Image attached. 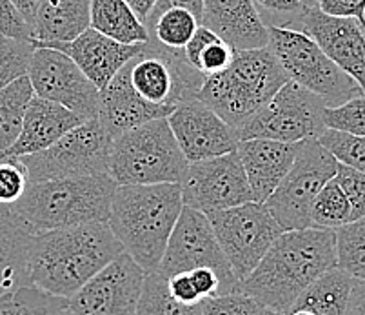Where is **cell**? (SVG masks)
Masks as SVG:
<instances>
[{"label":"cell","instance_id":"34","mask_svg":"<svg viewBox=\"0 0 365 315\" xmlns=\"http://www.w3.org/2000/svg\"><path fill=\"white\" fill-rule=\"evenodd\" d=\"M253 4L265 28L302 31L305 15L309 11L300 0H253Z\"/></svg>","mask_w":365,"mask_h":315},{"label":"cell","instance_id":"9","mask_svg":"<svg viewBox=\"0 0 365 315\" xmlns=\"http://www.w3.org/2000/svg\"><path fill=\"white\" fill-rule=\"evenodd\" d=\"M325 102L309 89L297 82L287 81L267 104L255 111L237 131L238 142L249 139H269L298 144V142L320 139L324 134Z\"/></svg>","mask_w":365,"mask_h":315},{"label":"cell","instance_id":"36","mask_svg":"<svg viewBox=\"0 0 365 315\" xmlns=\"http://www.w3.org/2000/svg\"><path fill=\"white\" fill-rule=\"evenodd\" d=\"M318 142L325 146L338 162L365 174V137L344 134L336 129H325Z\"/></svg>","mask_w":365,"mask_h":315},{"label":"cell","instance_id":"31","mask_svg":"<svg viewBox=\"0 0 365 315\" xmlns=\"http://www.w3.org/2000/svg\"><path fill=\"white\" fill-rule=\"evenodd\" d=\"M68 308V299L55 297L28 284L0 297V315H58Z\"/></svg>","mask_w":365,"mask_h":315},{"label":"cell","instance_id":"47","mask_svg":"<svg viewBox=\"0 0 365 315\" xmlns=\"http://www.w3.org/2000/svg\"><path fill=\"white\" fill-rule=\"evenodd\" d=\"M15 9L21 13V16L28 22L29 26L33 24L35 21V15H36V9H38V4H41V0H9Z\"/></svg>","mask_w":365,"mask_h":315},{"label":"cell","instance_id":"48","mask_svg":"<svg viewBox=\"0 0 365 315\" xmlns=\"http://www.w3.org/2000/svg\"><path fill=\"white\" fill-rule=\"evenodd\" d=\"M125 2H128L129 8L135 11V15H137L144 24L145 21H148L151 9L155 8V4H157V0H125Z\"/></svg>","mask_w":365,"mask_h":315},{"label":"cell","instance_id":"4","mask_svg":"<svg viewBox=\"0 0 365 315\" xmlns=\"http://www.w3.org/2000/svg\"><path fill=\"white\" fill-rule=\"evenodd\" d=\"M115 190L117 184L108 174L29 182L9 211L33 235L89 222H108Z\"/></svg>","mask_w":365,"mask_h":315},{"label":"cell","instance_id":"38","mask_svg":"<svg viewBox=\"0 0 365 315\" xmlns=\"http://www.w3.org/2000/svg\"><path fill=\"white\" fill-rule=\"evenodd\" d=\"M28 184V171L21 159H0V206H13L24 195Z\"/></svg>","mask_w":365,"mask_h":315},{"label":"cell","instance_id":"46","mask_svg":"<svg viewBox=\"0 0 365 315\" xmlns=\"http://www.w3.org/2000/svg\"><path fill=\"white\" fill-rule=\"evenodd\" d=\"M345 315H365V281H353Z\"/></svg>","mask_w":365,"mask_h":315},{"label":"cell","instance_id":"50","mask_svg":"<svg viewBox=\"0 0 365 315\" xmlns=\"http://www.w3.org/2000/svg\"><path fill=\"white\" fill-rule=\"evenodd\" d=\"M287 315H314V314H311L309 310H300V308H294V310H291Z\"/></svg>","mask_w":365,"mask_h":315},{"label":"cell","instance_id":"29","mask_svg":"<svg viewBox=\"0 0 365 315\" xmlns=\"http://www.w3.org/2000/svg\"><path fill=\"white\" fill-rule=\"evenodd\" d=\"M198 26H202L200 19L185 8H169L145 22L149 42L171 51H182Z\"/></svg>","mask_w":365,"mask_h":315},{"label":"cell","instance_id":"21","mask_svg":"<svg viewBox=\"0 0 365 315\" xmlns=\"http://www.w3.org/2000/svg\"><path fill=\"white\" fill-rule=\"evenodd\" d=\"M202 24L235 49L267 48L269 33L257 15L253 0H202Z\"/></svg>","mask_w":365,"mask_h":315},{"label":"cell","instance_id":"5","mask_svg":"<svg viewBox=\"0 0 365 315\" xmlns=\"http://www.w3.org/2000/svg\"><path fill=\"white\" fill-rule=\"evenodd\" d=\"M289 81L269 48L237 49L227 69L205 77L198 101L237 129Z\"/></svg>","mask_w":365,"mask_h":315},{"label":"cell","instance_id":"18","mask_svg":"<svg viewBox=\"0 0 365 315\" xmlns=\"http://www.w3.org/2000/svg\"><path fill=\"white\" fill-rule=\"evenodd\" d=\"M33 46L66 53L101 91L131 59L137 57L145 44H122L97 29L88 28L71 42H41Z\"/></svg>","mask_w":365,"mask_h":315},{"label":"cell","instance_id":"44","mask_svg":"<svg viewBox=\"0 0 365 315\" xmlns=\"http://www.w3.org/2000/svg\"><path fill=\"white\" fill-rule=\"evenodd\" d=\"M189 274H191L195 284H197L202 301L217 297V295H224V286H222L220 277L215 270H211V268H195V270H189Z\"/></svg>","mask_w":365,"mask_h":315},{"label":"cell","instance_id":"10","mask_svg":"<svg viewBox=\"0 0 365 315\" xmlns=\"http://www.w3.org/2000/svg\"><path fill=\"white\" fill-rule=\"evenodd\" d=\"M113 137L98 117L84 121L38 154L19 157L29 182L104 175L109 170Z\"/></svg>","mask_w":365,"mask_h":315},{"label":"cell","instance_id":"41","mask_svg":"<svg viewBox=\"0 0 365 315\" xmlns=\"http://www.w3.org/2000/svg\"><path fill=\"white\" fill-rule=\"evenodd\" d=\"M0 35L19 41H31V26L22 19L9 0H0Z\"/></svg>","mask_w":365,"mask_h":315},{"label":"cell","instance_id":"37","mask_svg":"<svg viewBox=\"0 0 365 315\" xmlns=\"http://www.w3.org/2000/svg\"><path fill=\"white\" fill-rule=\"evenodd\" d=\"M324 122L327 129L365 137V95L351 99L334 108H325Z\"/></svg>","mask_w":365,"mask_h":315},{"label":"cell","instance_id":"35","mask_svg":"<svg viewBox=\"0 0 365 315\" xmlns=\"http://www.w3.org/2000/svg\"><path fill=\"white\" fill-rule=\"evenodd\" d=\"M35 46L29 41L0 36V89L26 77Z\"/></svg>","mask_w":365,"mask_h":315},{"label":"cell","instance_id":"28","mask_svg":"<svg viewBox=\"0 0 365 315\" xmlns=\"http://www.w3.org/2000/svg\"><path fill=\"white\" fill-rule=\"evenodd\" d=\"M35 91L28 75L0 89V159L8 157L24 124V115Z\"/></svg>","mask_w":365,"mask_h":315},{"label":"cell","instance_id":"12","mask_svg":"<svg viewBox=\"0 0 365 315\" xmlns=\"http://www.w3.org/2000/svg\"><path fill=\"white\" fill-rule=\"evenodd\" d=\"M195 268H211L217 271L224 286V295L238 291L240 283L235 277L215 237L207 215L184 206L175 224V230L169 237L168 248L157 271L164 277H171L175 274L195 270Z\"/></svg>","mask_w":365,"mask_h":315},{"label":"cell","instance_id":"30","mask_svg":"<svg viewBox=\"0 0 365 315\" xmlns=\"http://www.w3.org/2000/svg\"><path fill=\"white\" fill-rule=\"evenodd\" d=\"M137 315H202L200 304L178 303L168 288V279L158 271L145 274Z\"/></svg>","mask_w":365,"mask_h":315},{"label":"cell","instance_id":"19","mask_svg":"<svg viewBox=\"0 0 365 315\" xmlns=\"http://www.w3.org/2000/svg\"><path fill=\"white\" fill-rule=\"evenodd\" d=\"M177 106H160L148 102L133 89L128 64L98 91V121L113 139L131 128L155 119H168Z\"/></svg>","mask_w":365,"mask_h":315},{"label":"cell","instance_id":"3","mask_svg":"<svg viewBox=\"0 0 365 315\" xmlns=\"http://www.w3.org/2000/svg\"><path fill=\"white\" fill-rule=\"evenodd\" d=\"M184 208L178 182L122 184L111 201L108 226L122 250L145 271H157Z\"/></svg>","mask_w":365,"mask_h":315},{"label":"cell","instance_id":"45","mask_svg":"<svg viewBox=\"0 0 365 315\" xmlns=\"http://www.w3.org/2000/svg\"><path fill=\"white\" fill-rule=\"evenodd\" d=\"M169 8H185L189 9L191 13H195V15L200 19L202 22V16H204V4H202V0H157V4H155V8L151 9V13H149L148 21L149 19H153V16H157L158 13L165 11V9ZM145 21V22H148Z\"/></svg>","mask_w":365,"mask_h":315},{"label":"cell","instance_id":"32","mask_svg":"<svg viewBox=\"0 0 365 315\" xmlns=\"http://www.w3.org/2000/svg\"><path fill=\"white\" fill-rule=\"evenodd\" d=\"M353 222V206L334 177L320 190L311 206V228L338 230Z\"/></svg>","mask_w":365,"mask_h":315},{"label":"cell","instance_id":"27","mask_svg":"<svg viewBox=\"0 0 365 315\" xmlns=\"http://www.w3.org/2000/svg\"><path fill=\"white\" fill-rule=\"evenodd\" d=\"M184 57L197 71L204 77L220 73L231 66L237 49L224 41L218 33L209 29L207 26H198L191 41L184 46Z\"/></svg>","mask_w":365,"mask_h":315},{"label":"cell","instance_id":"17","mask_svg":"<svg viewBox=\"0 0 365 315\" xmlns=\"http://www.w3.org/2000/svg\"><path fill=\"white\" fill-rule=\"evenodd\" d=\"M302 31L309 35L322 51L356 81L365 95V29L351 16H333L320 8H309Z\"/></svg>","mask_w":365,"mask_h":315},{"label":"cell","instance_id":"11","mask_svg":"<svg viewBox=\"0 0 365 315\" xmlns=\"http://www.w3.org/2000/svg\"><path fill=\"white\" fill-rule=\"evenodd\" d=\"M205 215L238 283L258 266L265 251L285 231L264 202L251 201Z\"/></svg>","mask_w":365,"mask_h":315},{"label":"cell","instance_id":"23","mask_svg":"<svg viewBox=\"0 0 365 315\" xmlns=\"http://www.w3.org/2000/svg\"><path fill=\"white\" fill-rule=\"evenodd\" d=\"M91 0H41L31 24V44L71 42L89 28Z\"/></svg>","mask_w":365,"mask_h":315},{"label":"cell","instance_id":"49","mask_svg":"<svg viewBox=\"0 0 365 315\" xmlns=\"http://www.w3.org/2000/svg\"><path fill=\"white\" fill-rule=\"evenodd\" d=\"M258 315H284V314H278V311H274V310H269V308H264V306H260V310H258Z\"/></svg>","mask_w":365,"mask_h":315},{"label":"cell","instance_id":"40","mask_svg":"<svg viewBox=\"0 0 365 315\" xmlns=\"http://www.w3.org/2000/svg\"><path fill=\"white\" fill-rule=\"evenodd\" d=\"M258 310L260 304L240 291L202 301V315H258Z\"/></svg>","mask_w":365,"mask_h":315},{"label":"cell","instance_id":"26","mask_svg":"<svg viewBox=\"0 0 365 315\" xmlns=\"http://www.w3.org/2000/svg\"><path fill=\"white\" fill-rule=\"evenodd\" d=\"M353 281L340 268L325 271L298 297L293 310H309L314 315H345Z\"/></svg>","mask_w":365,"mask_h":315},{"label":"cell","instance_id":"8","mask_svg":"<svg viewBox=\"0 0 365 315\" xmlns=\"http://www.w3.org/2000/svg\"><path fill=\"white\" fill-rule=\"evenodd\" d=\"M336 157L318 139L300 142L291 170L264 202L285 231L311 228V206L336 175Z\"/></svg>","mask_w":365,"mask_h":315},{"label":"cell","instance_id":"1","mask_svg":"<svg viewBox=\"0 0 365 315\" xmlns=\"http://www.w3.org/2000/svg\"><path fill=\"white\" fill-rule=\"evenodd\" d=\"M333 268H336L334 230H287L238 284V291L260 306L287 315L298 297Z\"/></svg>","mask_w":365,"mask_h":315},{"label":"cell","instance_id":"53","mask_svg":"<svg viewBox=\"0 0 365 315\" xmlns=\"http://www.w3.org/2000/svg\"><path fill=\"white\" fill-rule=\"evenodd\" d=\"M6 211H9V208H6V206H0V214H6Z\"/></svg>","mask_w":365,"mask_h":315},{"label":"cell","instance_id":"25","mask_svg":"<svg viewBox=\"0 0 365 315\" xmlns=\"http://www.w3.org/2000/svg\"><path fill=\"white\" fill-rule=\"evenodd\" d=\"M89 28L122 44H145L149 33L125 0H91Z\"/></svg>","mask_w":365,"mask_h":315},{"label":"cell","instance_id":"55","mask_svg":"<svg viewBox=\"0 0 365 315\" xmlns=\"http://www.w3.org/2000/svg\"><path fill=\"white\" fill-rule=\"evenodd\" d=\"M0 36H2V35H0Z\"/></svg>","mask_w":365,"mask_h":315},{"label":"cell","instance_id":"16","mask_svg":"<svg viewBox=\"0 0 365 315\" xmlns=\"http://www.w3.org/2000/svg\"><path fill=\"white\" fill-rule=\"evenodd\" d=\"M168 122L187 162L220 157L237 150L235 128L198 99L178 104Z\"/></svg>","mask_w":365,"mask_h":315},{"label":"cell","instance_id":"6","mask_svg":"<svg viewBox=\"0 0 365 315\" xmlns=\"http://www.w3.org/2000/svg\"><path fill=\"white\" fill-rule=\"evenodd\" d=\"M187 166L168 119H155L113 139L108 175L117 186L180 184Z\"/></svg>","mask_w":365,"mask_h":315},{"label":"cell","instance_id":"24","mask_svg":"<svg viewBox=\"0 0 365 315\" xmlns=\"http://www.w3.org/2000/svg\"><path fill=\"white\" fill-rule=\"evenodd\" d=\"M31 243L33 234L11 211L0 214V297L31 284Z\"/></svg>","mask_w":365,"mask_h":315},{"label":"cell","instance_id":"2","mask_svg":"<svg viewBox=\"0 0 365 315\" xmlns=\"http://www.w3.org/2000/svg\"><path fill=\"white\" fill-rule=\"evenodd\" d=\"M122 251L108 222L41 231L33 235L29 279L33 286L69 299Z\"/></svg>","mask_w":365,"mask_h":315},{"label":"cell","instance_id":"14","mask_svg":"<svg viewBox=\"0 0 365 315\" xmlns=\"http://www.w3.org/2000/svg\"><path fill=\"white\" fill-rule=\"evenodd\" d=\"M28 79L38 97L64 106L86 121L98 115V89L66 53L35 48Z\"/></svg>","mask_w":365,"mask_h":315},{"label":"cell","instance_id":"51","mask_svg":"<svg viewBox=\"0 0 365 315\" xmlns=\"http://www.w3.org/2000/svg\"><path fill=\"white\" fill-rule=\"evenodd\" d=\"M300 2L307 8H318V0H300Z\"/></svg>","mask_w":365,"mask_h":315},{"label":"cell","instance_id":"20","mask_svg":"<svg viewBox=\"0 0 365 315\" xmlns=\"http://www.w3.org/2000/svg\"><path fill=\"white\" fill-rule=\"evenodd\" d=\"M298 144L269 139H249L237 144L255 202H265L293 166Z\"/></svg>","mask_w":365,"mask_h":315},{"label":"cell","instance_id":"22","mask_svg":"<svg viewBox=\"0 0 365 315\" xmlns=\"http://www.w3.org/2000/svg\"><path fill=\"white\" fill-rule=\"evenodd\" d=\"M84 121V117L76 115L71 109L33 95L26 109L21 135L9 150L8 157H26V155L38 154Z\"/></svg>","mask_w":365,"mask_h":315},{"label":"cell","instance_id":"7","mask_svg":"<svg viewBox=\"0 0 365 315\" xmlns=\"http://www.w3.org/2000/svg\"><path fill=\"white\" fill-rule=\"evenodd\" d=\"M267 33L269 51L273 53L289 81L318 95L327 108L364 95L356 81L341 71L309 35L278 28H267Z\"/></svg>","mask_w":365,"mask_h":315},{"label":"cell","instance_id":"52","mask_svg":"<svg viewBox=\"0 0 365 315\" xmlns=\"http://www.w3.org/2000/svg\"><path fill=\"white\" fill-rule=\"evenodd\" d=\"M58 315H75V314H73V311L69 310V306H68L64 311H62V314H58Z\"/></svg>","mask_w":365,"mask_h":315},{"label":"cell","instance_id":"43","mask_svg":"<svg viewBox=\"0 0 365 315\" xmlns=\"http://www.w3.org/2000/svg\"><path fill=\"white\" fill-rule=\"evenodd\" d=\"M318 8L327 15L351 16L364 24L365 0H318Z\"/></svg>","mask_w":365,"mask_h":315},{"label":"cell","instance_id":"39","mask_svg":"<svg viewBox=\"0 0 365 315\" xmlns=\"http://www.w3.org/2000/svg\"><path fill=\"white\" fill-rule=\"evenodd\" d=\"M338 186L349 199L353 206V221H358L365 215V174L354 170L351 166H345L338 162L336 175H334Z\"/></svg>","mask_w":365,"mask_h":315},{"label":"cell","instance_id":"42","mask_svg":"<svg viewBox=\"0 0 365 315\" xmlns=\"http://www.w3.org/2000/svg\"><path fill=\"white\" fill-rule=\"evenodd\" d=\"M168 279V288L169 294L178 301V303L184 304H200L202 297L197 290V284H195L193 277L189 271H180V274H175L171 277H165Z\"/></svg>","mask_w":365,"mask_h":315},{"label":"cell","instance_id":"54","mask_svg":"<svg viewBox=\"0 0 365 315\" xmlns=\"http://www.w3.org/2000/svg\"><path fill=\"white\" fill-rule=\"evenodd\" d=\"M364 29H365V19H364Z\"/></svg>","mask_w":365,"mask_h":315},{"label":"cell","instance_id":"13","mask_svg":"<svg viewBox=\"0 0 365 315\" xmlns=\"http://www.w3.org/2000/svg\"><path fill=\"white\" fill-rule=\"evenodd\" d=\"M184 206L209 214L253 201L237 150L220 157L189 162L180 181Z\"/></svg>","mask_w":365,"mask_h":315},{"label":"cell","instance_id":"33","mask_svg":"<svg viewBox=\"0 0 365 315\" xmlns=\"http://www.w3.org/2000/svg\"><path fill=\"white\" fill-rule=\"evenodd\" d=\"M336 235V268L365 281V215L334 230Z\"/></svg>","mask_w":365,"mask_h":315},{"label":"cell","instance_id":"15","mask_svg":"<svg viewBox=\"0 0 365 315\" xmlns=\"http://www.w3.org/2000/svg\"><path fill=\"white\" fill-rule=\"evenodd\" d=\"M145 271L125 251L68 299L75 315H137Z\"/></svg>","mask_w":365,"mask_h":315}]
</instances>
